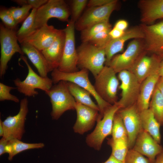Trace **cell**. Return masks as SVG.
I'll return each instance as SVG.
<instances>
[{
  "label": "cell",
  "instance_id": "4316f807",
  "mask_svg": "<svg viewBox=\"0 0 163 163\" xmlns=\"http://www.w3.org/2000/svg\"><path fill=\"white\" fill-rule=\"evenodd\" d=\"M44 146V144L43 143H26L18 139H13L8 141L6 147V151L9 155L8 160L11 161L15 155L24 151L42 148Z\"/></svg>",
  "mask_w": 163,
  "mask_h": 163
},
{
  "label": "cell",
  "instance_id": "f546056e",
  "mask_svg": "<svg viewBox=\"0 0 163 163\" xmlns=\"http://www.w3.org/2000/svg\"><path fill=\"white\" fill-rule=\"evenodd\" d=\"M149 108L161 126L163 125V96L156 87L150 102Z\"/></svg>",
  "mask_w": 163,
  "mask_h": 163
},
{
  "label": "cell",
  "instance_id": "f6af8a7d",
  "mask_svg": "<svg viewBox=\"0 0 163 163\" xmlns=\"http://www.w3.org/2000/svg\"><path fill=\"white\" fill-rule=\"evenodd\" d=\"M103 163H124V162L120 161L110 155L108 158Z\"/></svg>",
  "mask_w": 163,
  "mask_h": 163
},
{
  "label": "cell",
  "instance_id": "ee69618b",
  "mask_svg": "<svg viewBox=\"0 0 163 163\" xmlns=\"http://www.w3.org/2000/svg\"><path fill=\"white\" fill-rule=\"evenodd\" d=\"M156 87L163 96V77H160L157 83Z\"/></svg>",
  "mask_w": 163,
  "mask_h": 163
},
{
  "label": "cell",
  "instance_id": "83f0119b",
  "mask_svg": "<svg viewBox=\"0 0 163 163\" xmlns=\"http://www.w3.org/2000/svg\"><path fill=\"white\" fill-rule=\"evenodd\" d=\"M37 9H32L27 17L23 22L20 28L16 32L18 41L21 44L36 30L34 26Z\"/></svg>",
  "mask_w": 163,
  "mask_h": 163
},
{
  "label": "cell",
  "instance_id": "ac0fdd59",
  "mask_svg": "<svg viewBox=\"0 0 163 163\" xmlns=\"http://www.w3.org/2000/svg\"><path fill=\"white\" fill-rule=\"evenodd\" d=\"M144 37V34L139 26L127 29L123 34L118 38L111 39L104 48L106 59L105 66H108L110 61L115 54L123 51L126 41L133 38L143 39Z\"/></svg>",
  "mask_w": 163,
  "mask_h": 163
},
{
  "label": "cell",
  "instance_id": "7c38bea8",
  "mask_svg": "<svg viewBox=\"0 0 163 163\" xmlns=\"http://www.w3.org/2000/svg\"><path fill=\"white\" fill-rule=\"evenodd\" d=\"M118 4L117 0H113L102 6L88 8L75 23V28L82 31L97 23L109 21L111 14L117 8Z\"/></svg>",
  "mask_w": 163,
  "mask_h": 163
},
{
  "label": "cell",
  "instance_id": "7402d4cb",
  "mask_svg": "<svg viewBox=\"0 0 163 163\" xmlns=\"http://www.w3.org/2000/svg\"><path fill=\"white\" fill-rule=\"evenodd\" d=\"M65 40V34L63 29L53 43L48 48L41 51L52 71L58 69L60 65Z\"/></svg>",
  "mask_w": 163,
  "mask_h": 163
},
{
  "label": "cell",
  "instance_id": "ba28073f",
  "mask_svg": "<svg viewBox=\"0 0 163 163\" xmlns=\"http://www.w3.org/2000/svg\"><path fill=\"white\" fill-rule=\"evenodd\" d=\"M120 109L116 103L112 105L104 113L103 118L97 121L94 130L86 138V142L90 147L99 151L105 138L111 135L114 117Z\"/></svg>",
  "mask_w": 163,
  "mask_h": 163
},
{
  "label": "cell",
  "instance_id": "6da1fadb",
  "mask_svg": "<svg viewBox=\"0 0 163 163\" xmlns=\"http://www.w3.org/2000/svg\"><path fill=\"white\" fill-rule=\"evenodd\" d=\"M88 71L83 69L75 72L66 73L57 69L52 72L51 79L55 84L61 81L70 82L77 84L89 92L96 101L100 110L99 117L102 118L105 112L112 105L102 99L97 94L89 80Z\"/></svg>",
  "mask_w": 163,
  "mask_h": 163
},
{
  "label": "cell",
  "instance_id": "d6986e66",
  "mask_svg": "<svg viewBox=\"0 0 163 163\" xmlns=\"http://www.w3.org/2000/svg\"><path fill=\"white\" fill-rule=\"evenodd\" d=\"M62 30L57 29L53 25L47 24L37 29L23 43H27L42 51L53 43Z\"/></svg>",
  "mask_w": 163,
  "mask_h": 163
},
{
  "label": "cell",
  "instance_id": "74e56055",
  "mask_svg": "<svg viewBox=\"0 0 163 163\" xmlns=\"http://www.w3.org/2000/svg\"><path fill=\"white\" fill-rule=\"evenodd\" d=\"M0 18L3 24L7 27L15 30L17 24L8 9L2 8L0 10Z\"/></svg>",
  "mask_w": 163,
  "mask_h": 163
},
{
  "label": "cell",
  "instance_id": "603a6c76",
  "mask_svg": "<svg viewBox=\"0 0 163 163\" xmlns=\"http://www.w3.org/2000/svg\"><path fill=\"white\" fill-rule=\"evenodd\" d=\"M159 77L158 73H156L146 78L141 83L136 103L139 112L149 109L151 97Z\"/></svg>",
  "mask_w": 163,
  "mask_h": 163
},
{
  "label": "cell",
  "instance_id": "836d02e7",
  "mask_svg": "<svg viewBox=\"0 0 163 163\" xmlns=\"http://www.w3.org/2000/svg\"><path fill=\"white\" fill-rule=\"evenodd\" d=\"M111 29L99 33L94 36L88 42L97 47L105 48L108 43L112 39L109 34Z\"/></svg>",
  "mask_w": 163,
  "mask_h": 163
},
{
  "label": "cell",
  "instance_id": "8fae6325",
  "mask_svg": "<svg viewBox=\"0 0 163 163\" xmlns=\"http://www.w3.org/2000/svg\"><path fill=\"white\" fill-rule=\"evenodd\" d=\"M145 51L143 39H134L128 44L126 50L115 55L108 66L117 73L123 70H129L141 54Z\"/></svg>",
  "mask_w": 163,
  "mask_h": 163
},
{
  "label": "cell",
  "instance_id": "8992f818",
  "mask_svg": "<svg viewBox=\"0 0 163 163\" xmlns=\"http://www.w3.org/2000/svg\"><path fill=\"white\" fill-rule=\"evenodd\" d=\"M71 14L69 6L63 0H48L37 10L34 23L36 30L47 24L49 20L56 18L68 22Z\"/></svg>",
  "mask_w": 163,
  "mask_h": 163
},
{
  "label": "cell",
  "instance_id": "f1b7e54d",
  "mask_svg": "<svg viewBox=\"0 0 163 163\" xmlns=\"http://www.w3.org/2000/svg\"><path fill=\"white\" fill-rule=\"evenodd\" d=\"M107 144L112 149L111 155L117 159L124 162L125 158L129 149L127 137L114 139H107Z\"/></svg>",
  "mask_w": 163,
  "mask_h": 163
},
{
  "label": "cell",
  "instance_id": "9a60e30c",
  "mask_svg": "<svg viewBox=\"0 0 163 163\" xmlns=\"http://www.w3.org/2000/svg\"><path fill=\"white\" fill-rule=\"evenodd\" d=\"M136 103L128 107L120 109L117 111L122 119L127 132L129 149L133 148L138 135L143 129L140 112Z\"/></svg>",
  "mask_w": 163,
  "mask_h": 163
},
{
  "label": "cell",
  "instance_id": "f35d334b",
  "mask_svg": "<svg viewBox=\"0 0 163 163\" xmlns=\"http://www.w3.org/2000/svg\"><path fill=\"white\" fill-rule=\"evenodd\" d=\"M48 0H14L13 2L22 6L28 5L37 10L47 2Z\"/></svg>",
  "mask_w": 163,
  "mask_h": 163
},
{
  "label": "cell",
  "instance_id": "ab89813d",
  "mask_svg": "<svg viewBox=\"0 0 163 163\" xmlns=\"http://www.w3.org/2000/svg\"><path fill=\"white\" fill-rule=\"evenodd\" d=\"M113 0H90L88 1L87 6L88 8L99 7L104 5Z\"/></svg>",
  "mask_w": 163,
  "mask_h": 163
},
{
  "label": "cell",
  "instance_id": "44dd1931",
  "mask_svg": "<svg viewBox=\"0 0 163 163\" xmlns=\"http://www.w3.org/2000/svg\"><path fill=\"white\" fill-rule=\"evenodd\" d=\"M142 24H151L163 18V0H141L138 3Z\"/></svg>",
  "mask_w": 163,
  "mask_h": 163
},
{
  "label": "cell",
  "instance_id": "30bf717a",
  "mask_svg": "<svg viewBox=\"0 0 163 163\" xmlns=\"http://www.w3.org/2000/svg\"><path fill=\"white\" fill-rule=\"evenodd\" d=\"M118 73V78L121 82L119 88L121 90V98L116 103L120 109L128 107L136 103L141 83L128 70H123Z\"/></svg>",
  "mask_w": 163,
  "mask_h": 163
},
{
  "label": "cell",
  "instance_id": "9c48e42d",
  "mask_svg": "<svg viewBox=\"0 0 163 163\" xmlns=\"http://www.w3.org/2000/svg\"><path fill=\"white\" fill-rule=\"evenodd\" d=\"M75 23L71 19L63 29L65 34V40L61 62L57 69L64 72L78 71V56L75 47Z\"/></svg>",
  "mask_w": 163,
  "mask_h": 163
},
{
  "label": "cell",
  "instance_id": "c3c4849f",
  "mask_svg": "<svg viewBox=\"0 0 163 163\" xmlns=\"http://www.w3.org/2000/svg\"><path fill=\"white\" fill-rule=\"evenodd\" d=\"M2 121L0 120V136H3L4 134V129L3 126Z\"/></svg>",
  "mask_w": 163,
  "mask_h": 163
},
{
  "label": "cell",
  "instance_id": "5b68a950",
  "mask_svg": "<svg viewBox=\"0 0 163 163\" xmlns=\"http://www.w3.org/2000/svg\"><path fill=\"white\" fill-rule=\"evenodd\" d=\"M20 58L27 65L28 73L23 81H21L19 78L14 80L18 91L25 96L32 97L38 94V92L35 90L36 89H41L45 92L50 90L53 83L52 79L48 76L44 77L39 75L32 69L26 57L21 55Z\"/></svg>",
  "mask_w": 163,
  "mask_h": 163
},
{
  "label": "cell",
  "instance_id": "e575fe53",
  "mask_svg": "<svg viewBox=\"0 0 163 163\" xmlns=\"http://www.w3.org/2000/svg\"><path fill=\"white\" fill-rule=\"evenodd\" d=\"M87 0H73L72 1L71 10V20L76 22L81 17L83 10L87 6Z\"/></svg>",
  "mask_w": 163,
  "mask_h": 163
},
{
  "label": "cell",
  "instance_id": "bcb514c9",
  "mask_svg": "<svg viewBox=\"0 0 163 163\" xmlns=\"http://www.w3.org/2000/svg\"><path fill=\"white\" fill-rule=\"evenodd\" d=\"M154 163H163V151L157 156Z\"/></svg>",
  "mask_w": 163,
  "mask_h": 163
},
{
  "label": "cell",
  "instance_id": "d4e9b609",
  "mask_svg": "<svg viewBox=\"0 0 163 163\" xmlns=\"http://www.w3.org/2000/svg\"><path fill=\"white\" fill-rule=\"evenodd\" d=\"M140 117L142 129L160 144L161 139V125L155 118L152 112L149 108L144 110L140 112Z\"/></svg>",
  "mask_w": 163,
  "mask_h": 163
},
{
  "label": "cell",
  "instance_id": "7a4b0ae2",
  "mask_svg": "<svg viewBox=\"0 0 163 163\" xmlns=\"http://www.w3.org/2000/svg\"><path fill=\"white\" fill-rule=\"evenodd\" d=\"M78 66L90 71L95 78L104 67L106 59L104 48L89 42H82L77 50Z\"/></svg>",
  "mask_w": 163,
  "mask_h": 163
},
{
  "label": "cell",
  "instance_id": "2e32d148",
  "mask_svg": "<svg viewBox=\"0 0 163 163\" xmlns=\"http://www.w3.org/2000/svg\"><path fill=\"white\" fill-rule=\"evenodd\" d=\"M150 54L144 51L129 70L141 83L148 77L158 73L162 60L155 55Z\"/></svg>",
  "mask_w": 163,
  "mask_h": 163
},
{
  "label": "cell",
  "instance_id": "8d00e7d4",
  "mask_svg": "<svg viewBox=\"0 0 163 163\" xmlns=\"http://www.w3.org/2000/svg\"><path fill=\"white\" fill-rule=\"evenodd\" d=\"M17 89L16 87L6 85L2 83H0V101L5 100L11 101L16 103L19 102V98L16 96L10 93L11 90Z\"/></svg>",
  "mask_w": 163,
  "mask_h": 163
},
{
  "label": "cell",
  "instance_id": "7dc6e473",
  "mask_svg": "<svg viewBox=\"0 0 163 163\" xmlns=\"http://www.w3.org/2000/svg\"><path fill=\"white\" fill-rule=\"evenodd\" d=\"M158 73L160 77H163V60L161 62Z\"/></svg>",
  "mask_w": 163,
  "mask_h": 163
},
{
  "label": "cell",
  "instance_id": "52a82bcc",
  "mask_svg": "<svg viewBox=\"0 0 163 163\" xmlns=\"http://www.w3.org/2000/svg\"><path fill=\"white\" fill-rule=\"evenodd\" d=\"M16 32L15 30L9 29L3 24H0V77L5 75L8 68V64L13 55L18 53L24 55L21 47L18 43Z\"/></svg>",
  "mask_w": 163,
  "mask_h": 163
},
{
  "label": "cell",
  "instance_id": "3957f363",
  "mask_svg": "<svg viewBox=\"0 0 163 163\" xmlns=\"http://www.w3.org/2000/svg\"><path fill=\"white\" fill-rule=\"evenodd\" d=\"M45 92L50 99L52 119L57 120L66 111L75 110L76 102L69 90L67 82L60 81Z\"/></svg>",
  "mask_w": 163,
  "mask_h": 163
},
{
  "label": "cell",
  "instance_id": "d6a6232c",
  "mask_svg": "<svg viewBox=\"0 0 163 163\" xmlns=\"http://www.w3.org/2000/svg\"><path fill=\"white\" fill-rule=\"evenodd\" d=\"M32 8L28 5H24L21 7H11L8 8L16 24L24 21L29 14V11Z\"/></svg>",
  "mask_w": 163,
  "mask_h": 163
},
{
  "label": "cell",
  "instance_id": "4fadbf2b",
  "mask_svg": "<svg viewBox=\"0 0 163 163\" xmlns=\"http://www.w3.org/2000/svg\"><path fill=\"white\" fill-rule=\"evenodd\" d=\"M28 104L27 97L22 99L17 114L13 116H9L2 122L4 129L3 137L8 140L13 139L21 140L25 132L24 123L28 111Z\"/></svg>",
  "mask_w": 163,
  "mask_h": 163
},
{
  "label": "cell",
  "instance_id": "b9f144b4",
  "mask_svg": "<svg viewBox=\"0 0 163 163\" xmlns=\"http://www.w3.org/2000/svg\"><path fill=\"white\" fill-rule=\"evenodd\" d=\"M124 32L125 31L119 30L113 27L110 30L109 34L112 39H116L122 36Z\"/></svg>",
  "mask_w": 163,
  "mask_h": 163
},
{
  "label": "cell",
  "instance_id": "ffe728a7",
  "mask_svg": "<svg viewBox=\"0 0 163 163\" xmlns=\"http://www.w3.org/2000/svg\"><path fill=\"white\" fill-rule=\"evenodd\" d=\"M132 149L153 163L157 156L163 151L162 146L143 129L138 135Z\"/></svg>",
  "mask_w": 163,
  "mask_h": 163
},
{
  "label": "cell",
  "instance_id": "cb8c5ba5",
  "mask_svg": "<svg viewBox=\"0 0 163 163\" xmlns=\"http://www.w3.org/2000/svg\"><path fill=\"white\" fill-rule=\"evenodd\" d=\"M21 44L22 51L36 68L40 75L47 77L48 73L52 70L41 51L27 43L23 42Z\"/></svg>",
  "mask_w": 163,
  "mask_h": 163
},
{
  "label": "cell",
  "instance_id": "484cf974",
  "mask_svg": "<svg viewBox=\"0 0 163 163\" xmlns=\"http://www.w3.org/2000/svg\"><path fill=\"white\" fill-rule=\"evenodd\" d=\"M67 82L69 90L76 102L98 110L99 112L98 106L93 101L90 96L91 95L89 92L75 83L70 82Z\"/></svg>",
  "mask_w": 163,
  "mask_h": 163
},
{
  "label": "cell",
  "instance_id": "60d3db41",
  "mask_svg": "<svg viewBox=\"0 0 163 163\" xmlns=\"http://www.w3.org/2000/svg\"><path fill=\"white\" fill-rule=\"evenodd\" d=\"M128 26V23L126 21L123 19H121L117 21L116 22L113 27L119 30L125 31L127 30Z\"/></svg>",
  "mask_w": 163,
  "mask_h": 163
},
{
  "label": "cell",
  "instance_id": "d590c367",
  "mask_svg": "<svg viewBox=\"0 0 163 163\" xmlns=\"http://www.w3.org/2000/svg\"><path fill=\"white\" fill-rule=\"evenodd\" d=\"M124 163H153L149 158L135 151L129 149L124 161Z\"/></svg>",
  "mask_w": 163,
  "mask_h": 163
},
{
  "label": "cell",
  "instance_id": "7bdbcfd3",
  "mask_svg": "<svg viewBox=\"0 0 163 163\" xmlns=\"http://www.w3.org/2000/svg\"><path fill=\"white\" fill-rule=\"evenodd\" d=\"M8 140L2 137L0 140V155L6 153V147L8 143Z\"/></svg>",
  "mask_w": 163,
  "mask_h": 163
},
{
  "label": "cell",
  "instance_id": "277c9868",
  "mask_svg": "<svg viewBox=\"0 0 163 163\" xmlns=\"http://www.w3.org/2000/svg\"><path fill=\"white\" fill-rule=\"evenodd\" d=\"M116 74L111 67L105 66L94 78V86L97 93L102 99L112 105L118 101L117 94L119 82Z\"/></svg>",
  "mask_w": 163,
  "mask_h": 163
},
{
  "label": "cell",
  "instance_id": "5bb4252c",
  "mask_svg": "<svg viewBox=\"0 0 163 163\" xmlns=\"http://www.w3.org/2000/svg\"><path fill=\"white\" fill-rule=\"evenodd\" d=\"M144 36L145 50L163 60V21L151 24L139 25Z\"/></svg>",
  "mask_w": 163,
  "mask_h": 163
},
{
  "label": "cell",
  "instance_id": "1f68e13d",
  "mask_svg": "<svg viewBox=\"0 0 163 163\" xmlns=\"http://www.w3.org/2000/svg\"><path fill=\"white\" fill-rule=\"evenodd\" d=\"M112 139H117L127 137V133L122 119L117 112L114 117L112 128Z\"/></svg>",
  "mask_w": 163,
  "mask_h": 163
},
{
  "label": "cell",
  "instance_id": "e0dca14e",
  "mask_svg": "<svg viewBox=\"0 0 163 163\" xmlns=\"http://www.w3.org/2000/svg\"><path fill=\"white\" fill-rule=\"evenodd\" d=\"M77 118L73 127L74 132L82 135L91 129L99 116L98 110L76 102Z\"/></svg>",
  "mask_w": 163,
  "mask_h": 163
},
{
  "label": "cell",
  "instance_id": "4dcf8cb0",
  "mask_svg": "<svg viewBox=\"0 0 163 163\" xmlns=\"http://www.w3.org/2000/svg\"><path fill=\"white\" fill-rule=\"evenodd\" d=\"M111 25L109 21L103 22L94 24L81 31V38L82 42H88L99 33L111 29Z\"/></svg>",
  "mask_w": 163,
  "mask_h": 163
}]
</instances>
